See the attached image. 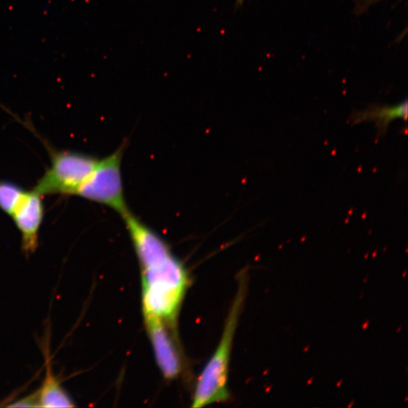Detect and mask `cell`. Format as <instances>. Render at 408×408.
Listing matches in <instances>:
<instances>
[{"instance_id":"6da1fadb","label":"cell","mask_w":408,"mask_h":408,"mask_svg":"<svg viewBox=\"0 0 408 408\" xmlns=\"http://www.w3.org/2000/svg\"><path fill=\"white\" fill-rule=\"evenodd\" d=\"M143 317H154L177 330L190 283L188 272L172 250L139 262Z\"/></svg>"},{"instance_id":"7a4b0ae2","label":"cell","mask_w":408,"mask_h":408,"mask_svg":"<svg viewBox=\"0 0 408 408\" xmlns=\"http://www.w3.org/2000/svg\"><path fill=\"white\" fill-rule=\"evenodd\" d=\"M244 287L240 289L228 315L221 340L200 374L193 393L192 407H202L227 402L229 397L228 374L232 341L236 332L244 297Z\"/></svg>"},{"instance_id":"3957f363","label":"cell","mask_w":408,"mask_h":408,"mask_svg":"<svg viewBox=\"0 0 408 408\" xmlns=\"http://www.w3.org/2000/svg\"><path fill=\"white\" fill-rule=\"evenodd\" d=\"M51 165L34 190L41 196H75L98 159L84 153L49 149Z\"/></svg>"},{"instance_id":"277c9868","label":"cell","mask_w":408,"mask_h":408,"mask_svg":"<svg viewBox=\"0 0 408 408\" xmlns=\"http://www.w3.org/2000/svg\"><path fill=\"white\" fill-rule=\"evenodd\" d=\"M127 147L124 141L112 154L98 159L77 196L115 210L122 217L129 212L122 184L121 165Z\"/></svg>"},{"instance_id":"5b68a950","label":"cell","mask_w":408,"mask_h":408,"mask_svg":"<svg viewBox=\"0 0 408 408\" xmlns=\"http://www.w3.org/2000/svg\"><path fill=\"white\" fill-rule=\"evenodd\" d=\"M144 321L160 372L167 380L177 378L182 370V360L176 340L177 331L154 317H144Z\"/></svg>"},{"instance_id":"8992f818","label":"cell","mask_w":408,"mask_h":408,"mask_svg":"<svg viewBox=\"0 0 408 408\" xmlns=\"http://www.w3.org/2000/svg\"><path fill=\"white\" fill-rule=\"evenodd\" d=\"M43 198L34 189L25 191L10 216L22 236V250L27 257L38 248L45 215Z\"/></svg>"},{"instance_id":"52a82bcc","label":"cell","mask_w":408,"mask_h":408,"mask_svg":"<svg viewBox=\"0 0 408 408\" xmlns=\"http://www.w3.org/2000/svg\"><path fill=\"white\" fill-rule=\"evenodd\" d=\"M407 101L405 100L400 104L389 106H371L352 114L351 120L353 125L360 122L373 121L375 122L378 136H384L391 122L395 120H407Z\"/></svg>"},{"instance_id":"ba28073f","label":"cell","mask_w":408,"mask_h":408,"mask_svg":"<svg viewBox=\"0 0 408 408\" xmlns=\"http://www.w3.org/2000/svg\"><path fill=\"white\" fill-rule=\"evenodd\" d=\"M40 407H73L72 400L65 390L47 363L46 375L42 386L37 390Z\"/></svg>"},{"instance_id":"9c48e42d","label":"cell","mask_w":408,"mask_h":408,"mask_svg":"<svg viewBox=\"0 0 408 408\" xmlns=\"http://www.w3.org/2000/svg\"><path fill=\"white\" fill-rule=\"evenodd\" d=\"M25 191L15 183L0 180V210L9 217L11 216Z\"/></svg>"},{"instance_id":"30bf717a","label":"cell","mask_w":408,"mask_h":408,"mask_svg":"<svg viewBox=\"0 0 408 408\" xmlns=\"http://www.w3.org/2000/svg\"><path fill=\"white\" fill-rule=\"evenodd\" d=\"M9 407H39L38 392H35L32 395H28L23 400L18 401L16 403L9 405Z\"/></svg>"},{"instance_id":"8fae6325","label":"cell","mask_w":408,"mask_h":408,"mask_svg":"<svg viewBox=\"0 0 408 408\" xmlns=\"http://www.w3.org/2000/svg\"><path fill=\"white\" fill-rule=\"evenodd\" d=\"M244 0H237V5L241 6L243 4Z\"/></svg>"}]
</instances>
